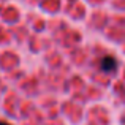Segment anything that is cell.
Instances as JSON below:
<instances>
[{
  "label": "cell",
  "mask_w": 125,
  "mask_h": 125,
  "mask_svg": "<svg viewBox=\"0 0 125 125\" xmlns=\"http://www.w3.org/2000/svg\"><path fill=\"white\" fill-rule=\"evenodd\" d=\"M100 67H101L103 71H114L116 67H117V62H116V59H114L113 55H106V57L101 59Z\"/></svg>",
  "instance_id": "obj_1"
},
{
  "label": "cell",
  "mask_w": 125,
  "mask_h": 125,
  "mask_svg": "<svg viewBox=\"0 0 125 125\" xmlns=\"http://www.w3.org/2000/svg\"><path fill=\"white\" fill-rule=\"evenodd\" d=\"M0 125H8V124H5V122H0Z\"/></svg>",
  "instance_id": "obj_2"
}]
</instances>
